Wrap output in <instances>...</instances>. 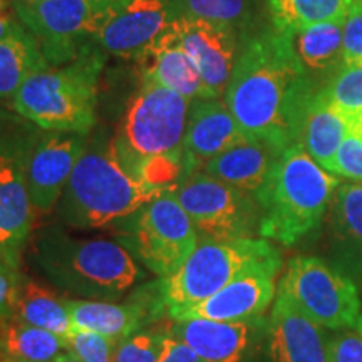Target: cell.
Wrapping results in <instances>:
<instances>
[{"instance_id": "obj_40", "label": "cell", "mask_w": 362, "mask_h": 362, "mask_svg": "<svg viewBox=\"0 0 362 362\" xmlns=\"http://www.w3.org/2000/svg\"><path fill=\"white\" fill-rule=\"evenodd\" d=\"M24 29L25 27L21 24L19 17L13 11L12 0H0V42Z\"/></svg>"}, {"instance_id": "obj_19", "label": "cell", "mask_w": 362, "mask_h": 362, "mask_svg": "<svg viewBox=\"0 0 362 362\" xmlns=\"http://www.w3.org/2000/svg\"><path fill=\"white\" fill-rule=\"evenodd\" d=\"M322 329L277 292L267 334L270 362H327V337Z\"/></svg>"}, {"instance_id": "obj_41", "label": "cell", "mask_w": 362, "mask_h": 362, "mask_svg": "<svg viewBox=\"0 0 362 362\" xmlns=\"http://www.w3.org/2000/svg\"><path fill=\"white\" fill-rule=\"evenodd\" d=\"M51 362H81V359L74 354V352L67 349L64 352H61V354H59L57 357H54Z\"/></svg>"}, {"instance_id": "obj_32", "label": "cell", "mask_w": 362, "mask_h": 362, "mask_svg": "<svg viewBox=\"0 0 362 362\" xmlns=\"http://www.w3.org/2000/svg\"><path fill=\"white\" fill-rule=\"evenodd\" d=\"M166 327H149L134 332L112 349V362H158Z\"/></svg>"}, {"instance_id": "obj_25", "label": "cell", "mask_w": 362, "mask_h": 362, "mask_svg": "<svg viewBox=\"0 0 362 362\" xmlns=\"http://www.w3.org/2000/svg\"><path fill=\"white\" fill-rule=\"evenodd\" d=\"M12 322L49 330L66 339H71L76 332L66 298L27 279H22Z\"/></svg>"}, {"instance_id": "obj_33", "label": "cell", "mask_w": 362, "mask_h": 362, "mask_svg": "<svg viewBox=\"0 0 362 362\" xmlns=\"http://www.w3.org/2000/svg\"><path fill=\"white\" fill-rule=\"evenodd\" d=\"M39 131V126L27 121L25 117L0 107V155L29 146Z\"/></svg>"}, {"instance_id": "obj_30", "label": "cell", "mask_w": 362, "mask_h": 362, "mask_svg": "<svg viewBox=\"0 0 362 362\" xmlns=\"http://www.w3.org/2000/svg\"><path fill=\"white\" fill-rule=\"evenodd\" d=\"M176 19H200L245 30L253 19L252 0H168Z\"/></svg>"}, {"instance_id": "obj_15", "label": "cell", "mask_w": 362, "mask_h": 362, "mask_svg": "<svg viewBox=\"0 0 362 362\" xmlns=\"http://www.w3.org/2000/svg\"><path fill=\"white\" fill-rule=\"evenodd\" d=\"M175 21L168 0H117L96 45L106 56L138 59Z\"/></svg>"}, {"instance_id": "obj_26", "label": "cell", "mask_w": 362, "mask_h": 362, "mask_svg": "<svg viewBox=\"0 0 362 362\" xmlns=\"http://www.w3.org/2000/svg\"><path fill=\"white\" fill-rule=\"evenodd\" d=\"M37 39L21 30L0 42V101L13 99L24 81L35 71L47 67Z\"/></svg>"}, {"instance_id": "obj_1", "label": "cell", "mask_w": 362, "mask_h": 362, "mask_svg": "<svg viewBox=\"0 0 362 362\" xmlns=\"http://www.w3.org/2000/svg\"><path fill=\"white\" fill-rule=\"evenodd\" d=\"M225 90V103L248 139L279 149L300 143L304 112L315 93L292 33L274 25L245 34Z\"/></svg>"}, {"instance_id": "obj_24", "label": "cell", "mask_w": 362, "mask_h": 362, "mask_svg": "<svg viewBox=\"0 0 362 362\" xmlns=\"http://www.w3.org/2000/svg\"><path fill=\"white\" fill-rule=\"evenodd\" d=\"M347 129L346 116L330 103L324 88L317 89L305 107L300 144L329 173H332L337 149Z\"/></svg>"}, {"instance_id": "obj_31", "label": "cell", "mask_w": 362, "mask_h": 362, "mask_svg": "<svg viewBox=\"0 0 362 362\" xmlns=\"http://www.w3.org/2000/svg\"><path fill=\"white\" fill-rule=\"evenodd\" d=\"M324 90L344 116L362 117V66L342 64Z\"/></svg>"}, {"instance_id": "obj_38", "label": "cell", "mask_w": 362, "mask_h": 362, "mask_svg": "<svg viewBox=\"0 0 362 362\" xmlns=\"http://www.w3.org/2000/svg\"><path fill=\"white\" fill-rule=\"evenodd\" d=\"M327 362H362V337L357 330H337L327 337Z\"/></svg>"}, {"instance_id": "obj_10", "label": "cell", "mask_w": 362, "mask_h": 362, "mask_svg": "<svg viewBox=\"0 0 362 362\" xmlns=\"http://www.w3.org/2000/svg\"><path fill=\"white\" fill-rule=\"evenodd\" d=\"M126 223L129 252L160 279L175 274L198 243L197 228L176 193L158 194Z\"/></svg>"}, {"instance_id": "obj_29", "label": "cell", "mask_w": 362, "mask_h": 362, "mask_svg": "<svg viewBox=\"0 0 362 362\" xmlns=\"http://www.w3.org/2000/svg\"><path fill=\"white\" fill-rule=\"evenodd\" d=\"M344 22H322L292 33L293 49L307 71L324 72L342 62Z\"/></svg>"}, {"instance_id": "obj_23", "label": "cell", "mask_w": 362, "mask_h": 362, "mask_svg": "<svg viewBox=\"0 0 362 362\" xmlns=\"http://www.w3.org/2000/svg\"><path fill=\"white\" fill-rule=\"evenodd\" d=\"M284 151L270 143L247 139L211 158L202 171L255 198Z\"/></svg>"}, {"instance_id": "obj_4", "label": "cell", "mask_w": 362, "mask_h": 362, "mask_svg": "<svg viewBox=\"0 0 362 362\" xmlns=\"http://www.w3.org/2000/svg\"><path fill=\"white\" fill-rule=\"evenodd\" d=\"M34 260L62 292L86 300L116 302L141 279L128 248L106 238H74L57 226L40 235Z\"/></svg>"}, {"instance_id": "obj_35", "label": "cell", "mask_w": 362, "mask_h": 362, "mask_svg": "<svg viewBox=\"0 0 362 362\" xmlns=\"http://www.w3.org/2000/svg\"><path fill=\"white\" fill-rule=\"evenodd\" d=\"M342 64L362 66V0H356L344 22Z\"/></svg>"}, {"instance_id": "obj_36", "label": "cell", "mask_w": 362, "mask_h": 362, "mask_svg": "<svg viewBox=\"0 0 362 362\" xmlns=\"http://www.w3.org/2000/svg\"><path fill=\"white\" fill-rule=\"evenodd\" d=\"M22 279L19 269L0 262V334L13 320Z\"/></svg>"}, {"instance_id": "obj_20", "label": "cell", "mask_w": 362, "mask_h": 362, "mask_svg": "<svg viewBox=\"0 0 362 362\" xmlns=\"http://www.w3.org/2000/svg\"><path fill=\"white\" fill-rule=\"evenodd\" d=\"M247 139L223 98L193 99L189 103L183 149L200 170L211 158Z\"/></svg>"}, {"instance_id": "obj_16", "label": "cell", "mask_w": 362, "mask_h": 362, "mask_svg": "<svg viewBox=\"0 0 362 362\" xmlns=\"http://www.w3.org/2000/svg\"><path fill=\"white\" fill-rule=\"evenodd\" d=\"M168 329L205 362H250L267 341L269 319L264 315L238 322L187 319L173 320Z\"/></svg>"}, {"instance_id": "obj_14", "label": "cell", "mask_w": 362, "mask_h": 362, "mask_svg": "<svg viewBox=\"0 0 362 362\" xmlns=\"http://www.w3.org/2000/svg\"><path fill=\"white\" fill-rule=\"evenodd\" d=\"M66 305L76 330L106 337L115 347L156 320L161 312H166L158 280L156 284L139 288L131 297V300L124 304L110 300L66 298Z\"/></svg>"}, {"instance_id": "obj_3", "label": "cell", "mask_w": 362, "mask_h": 362, "mask_svg": "<svg viewBox=\"0 0 362 362\" xmlns=\"http://www.w3.org/2000/svg\"><path fill=\"white\" fill-rule=\"evenodd\" d=\"M339 185L337 176L324 170L300 143L288 146L255 194L259 235L284 247L296 245L322 225Z\"/></svg>"}, {"instance_id": "obj_43", "label": "cell", "mask_w": 362, "mask_h": 362, "mask_svg": "<svg viewBox=\"0 0 362 362\" xmlns=\"http://www.w3.org/2000/svg\"><path fill=\"white\" fill-rule=\"evenodd\" d=\"M0 362H2V351H0Z\"/></svg>"}, {"instance_id": "obj_34", "label": "cell", "mask_w": 362, "mask_h": 362, "mask_svg": "<svg viewBox=\"0 0 362 362\" xmlns=\"http://www.w3.org/2000/svg\"><path fill=\"white\" fill-rule=\"evenodd\" d=\"M332 173L362 183V136L347 129L334 160Z\"/></svg>"}, {"instance_id": "obj_7", "label": "cell", "mask_w": 362, "mask_h": 362, "mask_svg": "<svg viewBox=\"0 0 362 362\" xmlns=\"http://www.w3.org/2000/svg\"><path fill=\"white\" fill-rule=\"evenodd\" d=\"M21 24L37 39L49 66L99 49L96 37L117 0H12Z\"/></svg>"}, {"instance_id": "obj_18", "label": "cell", "mask_w": 362, "mask_h": 362, "mask_svg": "<svg viewBox=\"0 0 362 362\" xmlns=\"http://www.w3.org/2000/svg\"><path fill=\"white\" fill-rule=\"evenodd\" d=\"M30 144L0 155V262L13 269H19L22 248L33 230L34 205L25 183Z\"/></svg>"}, {"instance_id": "obj_27", "label": "cell", "mask_w": 362, "mask_h": 362, "mask_svg": "<svg viewBox=\"0 0 362 362\" xmlns=\"http://www.w3.org/2000/svg\"><path fill=\"white\" fill-rule=\"evenodd\" d=\"M69 349V339L49 330L11 322L0 334L2 362H51Z\"/></svg>"}, {"instance_id": "obj_28", "label": "cell", "mask_w": 362, "mask_h": 362, "mask_svg": "<svg viewBox=\"0 0 362 362\" xmlns=\"http://www.w3.org/2000/svg\"><path fill=\"white\" fill-rule=\"evenodd\" d=\"M356 0H269L270 24L279 30L296 33L322 22L346 21Z\"/></svg>"}, {"instance_id": "obj_13", "label": "cell", "mask_w": 362, "mask_h": 362, "mask_svg": "<svg viewBox=\"0 0 362 362\" xmlns=\"http://www.w3.org/2000/svg\"><path fill=\"white\" fill-rule=\"evenodd\" d=\"M90 134V133H89ZM89 134L40 129L25 155V183L34 210L49 214L61 200Z\"/></svg>"}, {"instance_id": "obj_21", "label": "cell", "mask_w": 362, "mask_h": 362, "mask_svg": "<svg viewBox=\"0 0 362 362\" xmlns=\"http://www.w3.org/2000/svg\"><path fill=\"white\" fill-rule=\"evenodd\" d=\"M134 61L141 79L165 86L188 101L211 98L200 72L181 47L173 25Z\"/></svg>"}, {"instance_id": "obj_2", "label": "cell", "mask_w": 362, "mask_h": 362, "mask_svg": "<svg viewBox=\"0 0 362 362\" xmlns=\"http://www.w3.org/2000/svg\"><path fill=\"white\" fill-rule=\"evenodd\" d=\"M153 198L124 166L116 134L101 128L89 134L59 200V215L76 228H104L131 218Z\"/></svg>"}, {"instance_id": "obj_12", "label": "cell", "mask_w": 362, "mask_h": 362, "mask_svg": "<svg viewBox=\"0 0 362 362\" xmlns=\"http://www.w3.org/2000/svg\"><path fill=\"white\" fill-rule=\"evenodd\" d=\"M282 255L262 260L205 300L168 314L171 320L210 319L238 322L265 315L277 291Z\"/></svg>"}, {"instance_id": "obj_39", "label": "cell", "mask_w": 362, "mask_h": 362, "mask_svg": "<svg viewBox=\"0 0 362 362\" xmlns=\"http://www.w3.org/2000/svg\"><path fill=\"white\" fill-rule=\"evenodd\" d=\"M158 362H205L200 356L188 347L183 341L175 337L166 327L165 337H163V346Z\"/></svg>"}, {"instance_id": "obj_37", "label": "cell", "mask_w": 362, "mask_h": 362, "mask_svg": "<svg viewBox=\"0 0 362 362\" xmlns=\"http://www.w3.org/2000/svg\"><path fill=\"white\" fill-rule=\"evenodd\" d=\"M115 346L106 337L93 332L76 330L69 339V351L79 357L81 362H112Z\"/></svg>"}, {"instance_id": "obj_42", "label": "cell", "mask_w": 362, "mask_h": 362, "mask_svg": "<svg viewBox=\"0 0 362 362\" xmlns=\"http://www.w3.org/2000/svg\"><path fill=\"white\" fill-rule=\"evenodd\" d=\"M356 329H357V332H359V336L362 337V317H359V320H357Z\"/></svg>"}, {"instance_id": "obj_17", "label": "cell", "mask_w": 362, "mask_h": 362, "mask_svg": "<svg viewBox=\"0 0 362 362\" xmlns=\"http://www.w3.org/2000/svg\"><path fill=\"white\" fill-rule=\"evenodd\" d=\"M173 29L183 51L200 72L211 98H223L242 45L238 30L185 17L173 22Z\"/></svg>"}, {"instance_id": "obj_5", "label": "cell", "mask_w": 362, "mask_h": 362, "mask_svg": "<svg viewBox=\"0 0 362 362\" xmlns=\"http://www.w3.org/2000/svg\"><path fill=\"white\" fill-rule=\"evenodd\" d=\"M106 57L96 49L67 64L33 72L12 99L13 111L40 129L93 133Z\"/></svg>"}, {"instance_id": "obj_6", "label": "cell", "mask_w": 362, "mask_h": 362, "mask_svg": "<svg viewBox=\"0 0 362 362\" xmlns=\"http://www.w3.org/2000/svg\"><path fill=\"white\" fill-rule=\"evenodd\" d=\"M280 255L265 238L218 240L198 235L192 255L175 274L158 280L166 314L211 297L242 272L262 260Z\"/></svg>"}, {"instance_id": "obj_22", "label": "cell", "mask_w": 362, "mask_h": 362, "mask_svg": "<svg viewBox=\"0 0 362 362\" xmlns=\"http://www.w3.org/2000/svg\"><path fill=\"white\" fill-rule=\"evenodd\" d=\"M330 210V265L362 284V183L339 185Z\"/></svg>"}, {"instance_id": "obj_9", "label": "cell", "mask_w": 362, "mask_h": 362, "mask_svg": "<svg viewBox=\"0 0 362 362\" xmlns=\"http://www.w3.org/2000/svg\"><path fill=\"white\" fill-rule=\"evenodd\" d=\"M277 292L287 296L302 314L324 329H352L359 320L357 284L319 257L288 260Z\"/></svg>"}, {"instance_id": "obj_11", "label": "cell", "mask_w": 362, "mask_h": 362, "mask_svg": "<svg viewBox=\"0 0 362 362\" xmlns=\"http://www.w3.org/2000/svg\"><path fill=\"white\" fill-rule=\"evenodd\" d=\"M200 237L253 238L260 228V208L255 198L223 181L197 171L176 189Z\"/></svg>"}, {"instance_id": "obj_8", "label": "cell", "mask_w": 362, "mask_h": 362, "mask_svg": "<svg viewBox=\"0 0 362 362\" xmlns=\"http://www.w3.org/2000/svg\"><path fill=\"white\" fill-rule=\"evenodd\" d=\"M189 103L165 86L141 79L116 134L117 151L131 175L146 158L183 148Z\"/></svg>"}]
</instances>
